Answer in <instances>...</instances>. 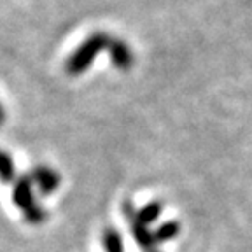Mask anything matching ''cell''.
Instances as JSON below:
<instances>
[{
    "label": "cell",
    "mask_w": 252,
    "mask_h": 252,
    "mask_svg": "<svg viewBox=\"0 0 252 252\" xmlns=\"http://www.w3.org/2000/svg\"><path fill=\"white\" fill-rule=\"evenodd\" d=\"M102 37H91L88 42H84L83 46L79 47L77 53L72 56V60L67 63V70L68 74H79V72H83V68L88 67V63L91 62L93 55L96 51L102 49Z\"/></svg>",
    "instance_id": "cell-1"
},
{
    "label": "cell",
    "mask_w": 252,
    "mask_h": 252,
    "mask_svg": "<svg viewBox=\"0 0 252 252\" xmlns=\"http://www.w3.org/2000/svg\"><path fill=\"white\" fill-rule=\"evenodd\" d=\"M14 200H16V203L20 205L21 209H25L28 219L40 220L44 217L42 212H39V210L33 207V203H32V198H30V181L23 179V181L18 182V186H16V193H14Z\"/></svg>",
    "instance_id": "cell-2"
},
{
    "label": "cell",
    "mask_w": 252,
    "mask_h": 252,
    "mask_svg": "<svg viewBox=\"0 0 252 252\" xmlns=\"http://www.w3.org/2000/svg\"><path fill=\"white\" fill-rule=\"evenodd\" d=\"M33 177L37 179V182H39L40 189H42L44 193H51L53 189L58 188L60 177L53 170L46 168V166H44V168H37L35 173H33Z\"/></svg>",
    "instance_id": "cell-3"
},
{
    "label": "cell",
    "mask_w": 252,
    "mask_h": 252,
    "mask_svg": "<svg viewBox=\"0 0 252 252\" xmlns=\"http://www.w3.org/2000/svg\"><path fill=\"white\" fill-rule=\"evenodd\" d=\"M0 177L4 181H11L14 177V165L7 153H0Z\"/></svg>",
    "instance_id": "cell-4"
},
{
    "label": "cell",
    "mask_w": 252,
    "mask_h": 252,
    "mask_svg": "<svg viewBox=\"0 0 252 252\" xmlns=\"http://www.w3.org/2000/svg\"><path fill=\"white\" fill-rule=\"evenodd\" d=\"M4 121V110H2V105H0V123Z\"/></svg>",
    "instance_id": "cell-5"
}]
</instances>
